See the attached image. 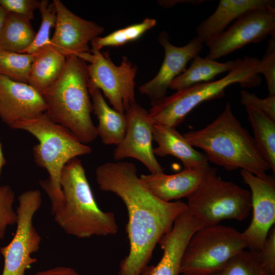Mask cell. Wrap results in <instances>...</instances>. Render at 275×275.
Instances as JSON below:
<instances>
[{
  "mask_svg": "<svg viewBox=\"0 0 275 275\" xmlns=\"http://www.w3.org/2000/svg\"><path fill=\"white\" fill-rule=\"evenodd\" d=\"M95 176L99 188L119 197L128 212L129 251L120 262L118 275H141L156 245L187 209V204L180 201L166 202L155 196L131 162H105L97 167Z\"/></svg>",
  "mask_w": 275,
  "mask_h": 275,
  "instance_id": "obj_1",
  "label": "cell"
},
{
  "mask_svg": "<svg viewBox=\"0 0 275 275\" xmlns=\"http://www.w3.org/2000/svg\"><path fill=\"white\" fill-rule=\"evenodd\" d=\"M183 135L191 146L204 151L208 161L227 171L240 169L261 178L268 176L266 172L270 167L253 137L234 115L229 102L211 123Z\"/></svg>",
  "mask_w": 275,
  "mask_h": 275,
  "instance_id": "obj_2",
  "label": "cell"
},
{
  "mask_svg": "<svg viewBox=\"0 0 275 275\" xmlns=\"http://www.w3.org/2000/svg\"><path fill=\"white\" fill-rule=\"evenodd\" d=\"M88 81L86 62L76 56H70L66 57L59 78L41 94L47 116L85 144L98 136L97 126L91 119L93 106Z\"/></svg>",
  "mask_w": 275,
  "mask_h": 275,
  "instance_id": "obj_3",
  "label": "cell"
},
{
  "mask_svg": "<svg viewBox=\"0 0 275 275\" xmlns=\"http://www.w3.org/2000/svg\"><path fill=\"white\" fill-rule=\"evenodd\" d=\"M63 202L52 213L56 223L67 234L78 238L116 234L115 214L97 205L81 161L75 158L64 166L61 177Z\"/></svg>",
  "mask_w": 275,
  "mask_h": 275,
  "instance_id": "obj_4",
  "label": "cell"
},
{
  "mask_svg": "<svg viewBox=\"0 0 275 275\" xmlns=\"http://www.w3.org/2000/svg\"><path fill=\"white\" fill-rule=\"evenodd\" d=\"M12 129L26 131L38 141L33 147V156L35 163L49 175L40 183L50 200L52 213L63 202L60 181L64 166L73 158L90 154L92 149L45 113L17 123Z\"/></svg>",
  "mask_w": 275,
  "mask_h": 275,
  "instance_id": "obj_5",
  "label": "cell"
},
{
  "mask_svg": "<svg viewBox=\"0 0 275 275\" xmlns=\"http://www.w3.org/2000/svg\"><path fill=\"white\" fill-rule=\"evenodd\" d=\"M236 61L234 67L222 78L177 91L152 105L148 114L153 124L176 128L202 102L223 97L229 86L235 84L246 88L259 86L261 83V76L258 73L260 59L245 56Z\"/></svg>",
  "mask_w": 275,
  "mask_h": 275,
  "instance_id": "obj_6",
  "label": "cell"
},
{
  "mask_svg": "<svg viewBox=\"0 0 275 275\" xmlns=\"http://www.w3.org/2000/svg\"><path fill=\"white\" fill-rule=\"evenodd\" d=\"M186 204L204 227L211 226L225 219L246 218L252 209L251 195L249 190L222 179L216 168L209 167Z\"/></svg>",
  "mask_w": 275,
  "mask_h": 275,
  "instance_id": "obj_7",
  "label": "cell"
},
{
  "mask_svg": "<svg viewBox=\"0 0 275 275\" xmlns=\"http://www.w3.org/2000/svg\"><path fill=\"white\" fill-rule=\"evenodd\" d=\"M248 248L242 233L220 224L203 227L189 239L182 256V275H212L233 256Z\"/></svg>",
  "mask_w": 275,
  "mask_h": 275,
  "instance_id": "obj_8",
  "label": "cell"
},
{
  "mask_svg": "<svg viewBox=\"0 0 275 275\" xmlns=\"http://www.w3.org/2000/svg\"><path fill=\"white\" fill-rule=\"evenodd\" d=\"M76 56L90 63L87 65L88 86L99 89L114 109L125 114L135 102L137 66L125 56L120 65L117 66L108 54L92 48L90 52Z\"/></svg>",
  "mask_w": 275,
  "mask_h": 275,
  "instance_id": "obj_9",
  "label": "cell"
},
{
  "mask_svg": "<svg viewBox=\"0 0 275 275\" xmlns=\"http://www.w3.org/2000/svg\"><path fill=\"white\" fill-rule=\"evenodd\" d=\"M18 199L15 233L9 243L0 249L4 259L2 275H24L37 261L31 255L39 250L41 238L33 225V218L41 206V194L37 189L29 190Z\"/></svg>",
  "mask_w": 275,
  "mask_h": 275,
  "instance_id": "obj_10",
  "label": "cell"
},
{
  "mask_svg": "<svg viewBox=\"0 0 275 275\" xmlns=\"http://www.w3.org/2000/svg\"><path fill=\"white\" fill-rule=\"evenodd\" d=\"M275 37V8H260L238 18L226 31L206 42V57L216 60L250 43Z\"/></svg>",
  "mask_w": 275,
  "mask_h": 275,
  "instance_id": "obj_11",
  "label": "cell"
},
{
  "mask_svg": "<svg viewBox=\"0 0 275 275\" xmlns=\"http://www.w3.org/2000/svg\"><path fill=\"white\" fill-rule=\"evenodd\" d=\"M240 172L250 188L253 209L252 221L241 233L250 251L257 255L275 222V179L273 175L261 178L244 170Z\"/></svg>",
  "mask_w": 275,
  "mask_h": 275,
  "instance_id": "obj_12",
  "label": "cell"
},
{
  "mask_svg": "<svg viewBox=\"0 0 275 275\" xmlns=\"http://www.w3.org/2000/svg\"><path fill=\"white\" fill-rule=\"evenodd\" d=\"M127 125L122 141L113 151V158L121 161L132 158L142 162L150 173L164 172V169L159 163L152 147L153 128L148 112L136 102L125 112Z\"/></svg>",
  "mask_w": 275,
  "mask_h": 275,
  "instance_id": "obj_13",
  "label": "cell"
},
{
  "mask_svg": "<svg viewBox=\"0 0 275 275\" xmlns=\"http://www.w3.org/2000/svg\"><path fill=\"white\" fill-rule=\"evenodd\" d=\"M158 41L164 50V58L156 76L139 87L141 93L147 96L152 106L166 96L173 80L186 69L187 63L203 48V42L196 36L187 44L176 46L170 41L168 33L162 31Z\"/></svg>",
  "mask_w": 275,
  "mask_h": 275,
  "instance_id": "obj_14",
  "label": "cell"
},
{
  "mask_svg": "<svg viewBox=\"0 0 275 275\" xmlns=\"http://www.w3.org/2000/svg\"><path fill=\"white\" fill-rule=\"evenodd\" d=\"M52 2L57 20L50 44L66 58L90 52L89 43L104 32L103 27L76 15L60 0Z\"/></svg>",
  "mask_w": 275,
  "mask_h": 275,
  "instance_id": "obj_15",
  "label": "cell"
},
{
  "mask_svg": "<svg viewBox=\"0 0 275 275\" xmlns=\"http://www.w3.org/2000/svg\"><path fill=\"white\" fill-rule=\"evenodd\" d=\"M46 109L43 97L33 87L0 75V118L9 127L36 118Z\"/></svg>",
  "mask_w": 275,
  "mask_h": 275,
  "instance_id": "obj_16",
  "label": "cell"
},
{
  "mask_svg": "<svg viewBox=\"0 0 275 275\" xmlns=\"http://www.w3.org/2000/svg\"><path fill=\"white\" fill-rule=\"evenodd\" d=\"M186 168L174 174H142L140 178L157 197L166 202L188 198L197 188L209 168Z\"/></svg>",
  "mask_w": 275,
  "mask_h": 275,
  "instance_id": "obj_17",
  "label": "cell"
},
{
  "mask_svg": "<svg viewBox=\"0 0 275 275\" xmlns=\"http://www.w3.org/2000/svg\"><path fill=\"white\" fill-rule=\"evenodd\" d=\"M260 8H275L274 0H221L215 11L196 28L197 37L206 42L225 31L233 20Z\"/></svg>",
  "mask_w": 275,
  "mask_h": 275,
  "instance_id": "obj_18",
  "label": "cell"
},
{
  "mask_svg": "<svg viewBox=\"0 0 275 275\" xmlns=\"http://www.w3.org/2000/svg\"><path fill=\"white\" fill-rule=\"evenodd\" d=\"M153 140L157 144L153 149L155 155L173 156L180 159L186 168L199 169L209 166L206 155L195 149L175 127L154 124Z\"/></svg>",
  "mask_w": 275,
  "mask_h": 275,
  "instance_id": "obj_19",
  "label": "cell"
},
{
  "mask_svg": "<svg viewBox=\"0 0 275 275\" xmlns=\"http://www.w3.org/2000/svg\"><path fill=\"white\" fill-rule=\"evenodd\" d=\"M93 112L98 120V136L106 145L117 146L123 140L127 128L125 114L121 113L106 103L101 91L88 86Z\"/></svg>",
  "mask_w": 275,
  "mask_h": 275,
  "instance_id": "obj_20",
  "label": "cell"
},
{
  "mask_svg": "<svg viewBox=\"0 0 275 275\" xmlns=\"http://www.w3.org/2000/svg\"><path fill=\"white\" fill-rule=\"evenodd\" d=\"M33 54L29 84L41 94L59 78L64 68L66 58L50 44L43 46Z\"/></svg>",
  "mask_w": 275,
  "mask_h": 275,
  "instance_id": "obj_21",
  "label": "cell"
},
{
  "mask_svg": "<svg viewBox=\"0 0 275 275\" xmlns=\"http://www.w3.org/2000/svg\"><path fill=\"white\" fill-rule=\"evenodd\" d=\"M236 64V60L221 63L197 54L193 59L190 66L173 80L169 88L177 91L198 84L211 81L217 75L229 72Z\"/></svg>",
  "mask_w": 275,
  "mask_h": 275,
  "instance_id": "obj_22",
  "label": "cell"
},
{
  "mask_svg": "<svg viewBox=\"0 0 275 275\" xmlns=\"http://www.w3.org/2000/svg\"><path fill=\"white\" fill-rule=\"evenodd\" d=\"M36 35L30 19L8 12L0 33V50L21 53L31 44Z\"/></svg>",
  "mask_w": 275,
  "mask_h": 275,
  "instance_id": "obj_23",
  "label": "cell"
},
{
  "mask_svg": "<svg viewBox=\"0 0 275 275\" xmlns=\"http://www.w3.org/2000/svg\"><path fill=\"white\" fill-rule=\"evenodd\" d=\"M248 119L253 129L254 140L263 159L275 173V121L263 113L245 106Z\"/></svg>",
  "mask_w": 275,
  "mask_h": 275,
  "instance_id": "obj_24",
  "label": "cell"
},
{
  "mask_svg": "<svg viewBox=\"0 0 275 275\" xmlns=\"http://www.w3.org/2000/svg\"><path fill=\"white\" fill-rule=\"evenodd\" d=\"M156 24L155 19L146 18L140 23L116 30L104 37H97L91 42L92 49L100 50L106 46H119L139 39Z\"/></svg>",
  "mask_w": 275,
  "mask_h": 275,
  "instance_id": "obj_25",
  "label": "cell"
},
{
  "mask_svg": "<svg viewBox=\"0 0 275 275\" xmlns=\"http://www.w3.org/2000/svg\"><path fill=\"white\" fill-rule=\"evenodd\" d=\"M33 54L0 50V75L10 79L29 84Z\"/></svg>",
  "mask_w": 275,
  "mask_h": 275,
  "instance_id": "obj_26",
  "label": "cell"
},
{
  "mask_svg": "<svg viewBox=\"0 0 275 275\" xmlns=\"http://www.w3.org/2000/svg\"><path fill=\"white\" fill-rule=\"evenodd\" d=\"M212 275H267L257 255L243 250L231 258L220 269Z\"/></svg>",
  "mask_w": 275,
  "mask_h": 275,
  "instance_id": "obj_27",
  "label": "cell"
},
{
  "mask_svg": "<svg viewBox=\"0 0 275 275\" xmlns=\"http://www.w3.org/2000/svg\"><path fill=\"white\" fill-rule=\"evenodd\" d=\"M41 16L40 28L31 44L21 53L34 54L44 46L50 44V32L55 28L57 13L55 6L48 0L40 1L38 8Z\"/></svg>",
  "mask_w": 275,
  "mask_h": 275,
  "instance_id": "obj_28",
  "label": "cell"
},
{
  "mask_svg": "<svg viewBox=\"0 0 275 275\" xmlns=\"http://www.w3.org/2000/svg\"><path fill=\"white\" fill-rule=\"evenodd\" d=\"M15 193L8 185L0 184V239L4 237L8 226L16 224L17 214L13 205Z\"/></svg>",
  "mask_w": 275,
  "mask_h": 275,
  "instance_id": "obj_29",
  "label": "cell"
},
{
  "mask_svg": "<svg viewBox=\"0 0 275 275\" xmlns=\"http://www.w3.org/2000/svg\"><path fill=\"white\" fill-rule=\"evenodd\" d=\"M258 73L265 78L268 95H275V37L268 41L266 52L259 61Z\"/></svg>",
  "mask_w": 275,
  "mask_h": 275,
  "instance_id": "obj_30",
  "label": "cell"
},
{
  "mask_svg": "<svg viewBox=\"0 0 275 275\" xmlns=\"http://www.w3.org/2000/svg\"><path fill=\"white\" fill-rule=\"evenodd\" d=\"M240 102L244 106L256 109L275 121V95L260 98L255 94L242 90L240 92Z\"/></svg>",
  "mask_w": 275,
  "mask_h": 275,
  "instance_id": "obj_31",
  "label": "cell"
},
{
  "mask_svg": "<svg viewBox=\"0 0 275 275\" xmlns=\"http://www.w3.org/2000/svg\"><path fill=\"white\" fill-rule=\"evenodd\" d=\"M256 255L267 274L275 275L274 226L269 230L261 250Z\"/></svg>",
  "mask_w": 275,
  "mask_h": 275,
  "instance_id": "obj_32",
  "label": "cell"
},
{
  "mask_svg": "<svg viewBox=\"0 0 275 275\" xmlns=\"http://www.w3.org/2000/svg\"><path fill=\"white\" fill-rule=\"evenodd\" d=\"M40 1L38 0H0V5L8 12L15 13L31 20L34 12L39 8Z\"/></svg>",
  "mask_w": 275,
  "mask_h": 275,
  "instance_id": "obj_33",
  "label": "cell"
},
{
  "mask_svg": "<svg viewBox=\"0 0 275 275\" xmlns=\"http://www.w3.org/2000/svg\"><path fill=\"white\" fill-rule=\"evenodd\" d=\"M35 275H79L73 268L59 266L37 272Z\"/></svg>",
  "mask_w": 275,
  "mask_h": 275,
  "instance_id": "obj_34",
  "label": "cell"
},
{
  "mask_svg": "<svg viewBox=\"0 0 275 275\" xmlns=\"http://www.w3.org/2000/svg\"><path fill=\"white\" fill-rule=\"evenodd\" d=\"M206 1L203 0H187V1H159L161 5L166 7H171L174 6L175 4L177 3H189L193 4V5H197L201 3H204Z\"/></svg>",
  "mask_w": 275,
  "mask_h": 275,
  "instance_id": "obj_35",
  "label": "cell"
},
{
  "mask_svg": "<svg viewBox=\"0 0 275 275\" xmlns=\"http://www.w3.org/2000/svg\"><path fill=\"white\" fill-rule=\"evenodd\" d=\"M8 12L0 5V33L4 25Z\"/></svg>",
  "mask_w": 275,
  "mask_h": 275,
  "instance_id": "obj_36",
  "label": "cell"
},
{
  "mask_svg": "<svg viewBox=\"0 0 275 275\" xmlns=\"http://www.w3.org/2000/svg\"><path fill=\"white\" fill-rule=\"evenodd\" d=\"M6 163V160L3 154L2 145L0 141V175L1 174L3 167L5 166Z\"/></svg>",
  "mask_w": 275,
  "mask_h": 275,
  "instance_id": "obj_37",
  "label": "cell"
}]
</instances>
